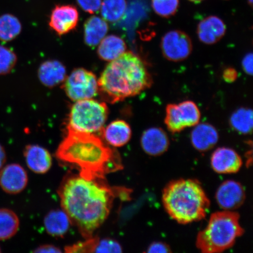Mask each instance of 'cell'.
Listing matches in <instances>:
<instances>
[{
	"instance_id": "cell-1",
	"label": "cell",
	"mask_w": 253,
	"mask_h": 253,
	"mask_svg": "<svg viewBox=\"0 0 253 253\" xmlns=\"http://www.w3.org/2000/svg\"><path fill=\"white\" fill-rule=\"evenodd\" d=\"M62 210L85 239L93 237L112 210L116 192L103 178L68 175L58 189Z\"/></svg>"
},
{
	"instance_id": "cell-2",
	"label": "cell",
	"mask_w": 253,
	"mask_h": 253,
	"mask_svg": "<svg viewBox=\"0 0 253 253\" xmlns=\"http://www.w3.org/2000/svg\"><path fill=\"white\" fill-rule=\"evenodd\" d=\"M56 157L77 167L79 175L88 179H104L106 174L123 169L118 152L106 145L99 136L68 127L56 151Z\"/></svg>"
},
{
	"instance_id": "cell-3",
	"label": "cell",
	"mask_w": 253,
	"mask_h": 253,
	"mask_svg": "<svg viewBox=\"0 0 253 253\" xmlns=\"http://www.w3.org/2000/svg\"><path fill=\"white\" fill-rule=\"evenodd\" d=\"M153 78L140 57L126 52L111 61L98 81L99 93L110 103L122 102L149 88Z\"/></svg>"
},
{
	"instance_id": "cell-4",
	"label": "cell",
	"mask_w": 253,
	"mask_h": 253,
	"mask_svg": "<svg viewBox=\"0 0 253 253\" xmlns=\"http://www.w3.org/2000/svg\"><path fill=\"white\" fill-rule=\"evenodd\" d=\"M164 208L180 224L204 219L211 207L204 189L198 180L179 179L168 183L162 194Z\"/></svg>"
},
{
	"instance_id": "cell-5",
	"label": "cell",
	"mask_w": 253,
	"mask_h": 253,
	"mask_svg": "<svg viewBox=\"0 0 253 253\" xmlns=\"http://www.w3.org/2000/svg\"><path fill=\"white\" fill-rule=\"evenodd\" d=\"M243 233L239 213L217 211L211 215L207 226L198 233L196 245L204 253H221L232 248Z\"/></svg>"
},
{
	"instance_id": "cell-6",
	"label": "cell",
	"mask_w": 253,
	"mask_h": 253,
	"mask_svg": "<svg viewBox=\"0 0 253 253\" xmlns=\"http://www.w3.org/2000/svg\"><path fill=\"white\" fill-rule=\"evenodd\" d=\"M108 115L105 103L91 99L79 100L72 107L67 127L86 133H101Z\"/></svg>"
},
{
	"instance_id": "cell-7",
	"label": "cell",
	"mask_w": 253,
	"mask_h": 253,
	"mask_svg": "<svg viewBox=\"0 0 253 253\" xmlns=\"http://www.w3.org/2000/svg\"><path fill=\"white\" fill-rule=\"evenodd\" d=\"M201 117L200 110L193 101L169 104L166 107L165 124L172 133H178L186 128L197 125Z\"/></svg>"
},
{
	"instance_id": "cell-8",
	"label": "cell",
	"mask_w": 253,
	"mask_h": 253,
	"mask_svg": "<svg viewBox=\"0 0 253 253\" xmlns=\"http://www.w3.org/2000/svg\"><path fill=\"white\" fill-rule=\"evenodd\" d=\"M64 81L63 89L66 95L75 102L92 99L98 94L99 86L96 75L86 69H75Z\"/></svg>"
},
{
	"instance_id": "cell-9",
	"label": "cell",
	"mask_w": 253,
	"mask_h": 253,
	"mask_svg": "<svg viewBox=\"0 0 253 253\" xmlns=\"http://www.w3.org/2000/svg\"><path fill=\"white\" fill-rule=\"evenodd\" d=\"M161 49L164 56L169 61H182L191 54L192 41L184 32L170 31L161 40Z\"/></svg>"
},
{
	"instance_id": "cell-10",
	"label": "cell",
	"mask_w": 253,
	"mask_h": 253,
	"mask_svg": "<svg viewBox=\"0 0 253 253\" xmlns=\"http://www.w3.org/2000/svg\"><path fill=\"white\" fill-rule=\"evenodd\" d=\"M215 198L218 205L222 210L233 211L244 204L246 192L241 183L228 180L219 186Z\"/></svg>"
},
{
	"instance_id": "cell-11",
	"label": "cell",
	"mask_w": 253,
	"mask_h": 253,
	"mask_svg": "<svg viewBox=\"0 0 253 253\" xmlns=\"http://www.w3.org/2000/svg\"><path fill=\"white\" fill-rule=\"evenodd\" d=\"M28 182L27 172L20 164H9L0 170V187L8 194H20L26 188Z\"/></svg>"
},
{
	"instance_id": "cell-12",
	"label": "cell",
	"mask_w": 253,
	"mask_h": 253,
	"mask_svg": "<svg viewBox=\"0 0 253 253\" xmlns=\"http://www.w3.org/2000/svg\"><path fill=\"white\" fill-rule=\"evenodd\" d=\"M79 12L72 5H56L50 15V28L59 36H63L74 30L79 21Z\"/></svg>"
},
{
	"instance_id": "cell-13",
	"label": "cell",
	"mask_w": 253,
	"mask_h": 253,
	"mask_svg": "<svg viewBox=\"0 0 253 253\" xmlns=\"http://www.w3.org/2000/svg\"><path fill=\"white\" fill-rule=\"evenodd\" d=\"M211 167L219 174H231L239 172L243 166L241 156L235 150L227 147H220L211 157Z\"/></svg>"
},
{
	"instance_id": "cell-14",
	"label": "cell",
	"mask_w": 253,
	"mask_h": 253,
	"mask_svg": "<svg viewBox=\"0 0 253 253\" xmlns=\"http://www.w3.org/2000/svg\"><path fill=\"white\" fill-rule=\"evenodd\" d=\"M142 149L151 156H160L166 153L169 146V139L162 128L151 127L146 129L141 137Z\"/></svg>"
},
{
	"instance_id": "cell-15",
	"label": "cell",
	"mask_w": 253,
	"mask_h": 253,
	"mask_svg": "<svg viewBox=\"0 0 253 253\" xmlns=\"http://www.w3.org/2000/svg\"><path fill=\"white\" fill-rule=\"evenodd\" d=\"M24 155L28 169L34 173H46L52 166L51 155L45 148L39 145H27Z\"/></svg>"
},
{
	"instance_id": "cell-16",
	"label": "cell",
	"mask_w": 253,
	"mask_h": 253,
	"mask_svg": "<svg viewBox=\"0 0 253 253\" xmlns=\"http://www.w3.org/2000/svg\"><path fill=\"white\" fill-rule=\"evenodd\" d=\"M219 133L213 126L207 123H198L192 129L191 141L196 150L206 152L212 149L219 141Z\"/></svg>"
},
{
	"instance_id": "cell-17",
	"label": "cell",
	"mask_w": 253,
	"mask_h": 253,
	"mask_svg": "<svg viewBox=\"0 0 253 253\" xmlns=\"http://www.w3.org/2000/svg\"><path fill=\"white\" fill-rule=\"evenodd\" d=\"M226 31V25L216 16H210L199 23L197 34L199 40L212 45L222 39Z\"/></svg>"
},
{
	"instance_id": "cell-18",
	"label": "cell",
	"mask_w": 253,
	"mask_h": 253,
	"mask_svg": "<svg viewBox=\"0 0 253 253\" xmlns=\"http://www.w3.org/2000/svg\"><path fill=\"white\" fill-rule=\"evenodd\" d=\"M101 133L110 146L119 148L125 146L130 141L132 130L130 126L125 120H117L104 128Z\"/></svg>"
},
{
	"instance_id": "cell-19",
	"label": "cell",
	"mask_w": 253,
	"mask_h": 253,
	"mask_svg": "<svg viewBox=\"0 0 253 253\" xmlns=\"http://www.w3.org/2000/svg\"><path fill=\"white\" fill-rule=\"evenodd\" d=\"M43 224L46 232L56 237L65 236L72 224L68 214L62 209L47 213L44 218Z\"/></svg>"
},
{
	"instance_id": "cell-20",
	"label": "cell",
	"mask_w": 253,
	"mask_h": 253,
	"mask_svg": "<svg viewBox=\"0 0 253 253\" xmlns=\"http://www.w3.org/2000/svg\"><path fill=\"white\" fill-rule=\"evenodd\" d=\"M39 77L41 82L47 87H53L65 80L66 69L58 61H47L41 65Z\"/></svg>"
},
{
	"instance_id": "cell-21",
	"label": "cell",
	"mask_w": 253,
	"mask_h": 253,
	"mask_svg": "<svg viewBox=\"0 0 253 253\" xmlns=\"http://www.w3.org/2000/svg\"><path fill=\"white\" fill-rule=\"evenodd\" d=\"M109 27L106 20L97 16L88 18L84 25V42L88 46L99 45L108 32Z\"/></svg>"
},
{
	"instance_id": "cell-22",
	"label": "cell",
	"mask_w": 253,
	"mask_h": 253,
	"mask_svg": "<svg viewBox=\"0 0 253 253\" xmlns=\"http://www.w3.org/2000/svg\"><path fill=\"white\" fill-rule=\"evenodd\" d=\"M126 46L122 38L115 35L104 37L99 43L97 53L105 61H113L126 52Z\"/></svg>"
},
{
	"instance_id": "cell-23",
	"label": "cell",
	"mask_w": 253,
	"mask_h": 253,
	"mask_svg": "<svg viewBox=\"0 0 253 253\" xmlns=\"http://www.w3.org/2000/svg\"><path fill=\"white\" fill-rule=\"evenodd\" d=\"M79 251L81 253H118L123 252V248L116 240L91 237L84 242L79 243Z\"/></svg>"
},
{
	"instance_id": "cell-24",
	"label": "cell",
	"mask_w": 253,
	"mask_h": 253,
	"mask_svg": "<svg viewBox=\"0 0 253 253\" xmlns=\"http://www.w3.org/2000/svg\"><path fill=\"white\" fill-rule=\"evenodd\" d=\"M20 219L14 211L7 208L0 209V240L12 238L18 232Z\"/></svg>"
},
{
	"instance_id": "cell-25",
	"label": "cell",
	"mask_w": 253,
	"mask_h": 253,
	"mask_svg": "<svg viewBox=\"0 0 253 253\" xmlns=\"http://www.w3.org/2000/svg\"><path fill=\"white\" fill-rule=\"evenodd\" d=\"M230 125L234 130L242 134L251 133L253 130V111L249 108H240L233 112L230 118Z\"/></svg>"
},
{
	"instance_id": "cell-26",
	"label": "cell",
	"mask_w": 253,
	"mask_h": 253,
	"mask_svg": "<svg viewBox=\"0 0 253 253\" xmlns=\"http://www.w3.org/2000/svg\"><path fill=\"white\" fill-rule=\"evenodd\" d=\"M126 0H104L101 5V14L104 20L116 23L121 20L126 9Z\"/></svg>"
},
{
	"instance_id": "cell-27",
	"label": "cell",
	"mask_w": 253,
	"mask_h": 253,
	"mask_svg": "<svg viewBox=\"0 0 253 253\" xmlns=\"http://www.w3.org/2000/svg\"><path fill=\"white\" fill-rule=\"evenodd\" d=\"M21 24L18 19L12 14L0 16V40L7 42L14 40L20 34Z\"/></svg>"
},
{
	"instance_id": "cell-28",
	"label": "cell",
	"mask_w": 253,
	"mask_h": 253,
	"mask_svg": "<svg viewBox=\"0 0 253 253\" xmlns=\"http://www.w3.org/2000/svg\"><path fill=\"white\" fill-rule=\"evenodd\" d=\"M151 5L158 15L169 18L178 11L179 0H151Z\"/></svg>"
},
{
	"instance_id": "cell-29",
	"label": "cell",
	"mask_w": 253,
	"mask_h": 253,
	"mask_svg": "<svg viewBox=\"0 0 253 253\" xmlns=\"http://www.w3.org/2000/svg\"><path fill=\"white\" fill-rule=\"evenodd\" d=\"M17 62V56L11 49L0 45V75L10 72Z\"/></svg>"
},
{
	"instance_id": "cell-30",
	"label": "cell",
	"mask_w": 253,
	"mask_h": 253,
	"mask_svg": "<svg viewBox=\"0 0 253 253\" xmlns=\"http://www.w3.org/2000/svg\"><path fill=\"white\" fill-rule=\"evenodd\" d=\"M81 8L88 13L93 14L100 9L102 0H77Z\"/></svg>"
},
{
	"instance_id": "cell-31",
	"label": "cell",
	"mask_w": 253,
	"mask_h": 253,
	"mask_svg": "<svg viewBox=\"0 0 253 253\" xmlns=\"http://www.w3.org/2000/svg\"><path fill=\"white\" fill-rule=\"evenodd\" d=\"M147 253H169L171 252L169 246L166 243L157 242L152 243L147 248Z\"/></svg>"
},
{
	"instance_id": "cell-32",
	"label": "cell",
	"mask_w": 253,
	"mask_h": 253,
	"mask_svg": "<svg viewBox=\"0 0 253 253\" xmlns=\"http://www.w3.org/2000/svg\"><path fill=\"white\" fill-rule=\"evenodd\" d=\"M253 58L252 53H250L244 57L242 61L243 70L249 75H253Z\"/></svg>"
},
{
	"instance_id": "cell-33",
	"label": "cell",
	"mask_w": 253,
	"mask_h": 253,
	"mask_svg": "<svg viewBox=\"0 0 253 253\" xmlns=\"http://www.w3.org/2000/svg\"><path fill=\"white\" fill-rule=\"evenodd\" d=\"M33 252L38 253H58L62 252L58 247L51 245H45L38 247Z\"/></svg>"
},
{
	"instance_id": "cell-34",
	"label": "cell",
	"mask_w": 253,
	"mask_h": 253,
	"mask_svg": "<svg viewBox=\"0 0 253 253\" xmlns=\"http://www.w3.org/2000/svg\"><path fill=\"white\" fill-rule=\"evenodd\" d=\"M238 74L235 69L232 68H228L225 69L223 73V78L224 80L228 83H232L235 82Z\"/></svg>"
},
{
	"instance_id": "cell-35",
	"label": "cell",
	"mask_w": 253,
	"mask_h": 253,
	"mask_svg": "<svg viewBox=\"0 0 253 253\" xmlns=\"http://www.w3.org/2000/svg\"><path fill=\"white\" fill-rule=\"evenodd\" d=\"M6 160H7V155L4 147L0 144V169L4 167Z\"/></svg>"
},
{
	"instance_id": "cell-36",
	"label": "cell",
	"mask_w": 253,
	"mask_h": 253,
	"mask_svg": "<svg viewBox=\"0 0 253 253\" xmlns=\"http://www.w3.org/2000/svg\"><path fill=\"white\" fill-rule=\"evenodd\" d=\"M189 1L195 3H199L204 1V0H189Z\"/></svg>"
},
{
	"instance_id": "cell-37",
	"label": "cell",
	"mask_w": 253,
	"mask_h": 253,
	"mask_svg": "<svg viewBox=\"0 0 253 253\" xmlns=\"http://www.w3.org/2000/svg\"><path fill=\"white\" fill-rule=\"evenodd\" d=\"M249 3L250 5H252L253 4V0H248Z\"/></svg>"
},
{
	"instance_id": "cell-38",
	"label": "cell",
	"mask_w": 253,
	"mask_h": 253,
	"mask_svg": "<svg viewBox=\"0 0 253 253\" xmlns=\"http://www.w3.org/2000/svg\"><path fill=\"white\" fill-rule=\"evenodd\" d=\"M1 252V248H0V253Z\"/></svg>"
}]
</instances>
